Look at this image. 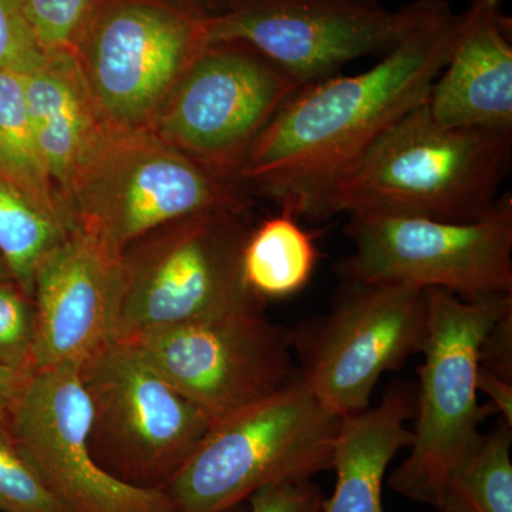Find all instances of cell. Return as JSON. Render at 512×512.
<instances>
[{
  "label": "cell",
  "instance_id": "6da1fadb",
  "mask_svg": "<svg viewBox=\"0 0 512 512\" xmlns=\"http://www.w3.org/2000/svg\"><path fill=\"white\" fill-rule=\"evenodd\" d=\"M460 23L461 13L434 0L372 69L301 87L256 140L238 180L298 220H329L330 192L339 178L394 121L429 97Z\"/></svg>",
  "mask_w": 512,
  "mask_h": 512
},
{
  "label": "cell",
  "instance_id": "7a4b0ae2",
  "mask_svg": "<svg viewBox=\"0 0 512 512\" xmlns=\"http://www.w3.org/2000/svg\"><path fill=\"white\" fill-rule=\"evenodd\" d=\"M512 131L447 127L426 101L407 111L339 178L330 217L382 212L448 222L481 220L511 164Z\"/></svg>",
  "mask_w": 512,
  "mask_h": 512
},
{
  "label": "cell",
  "instance_id": "3957f363",
  "mask_svg": "<svg viewBox=\"0 0 512 512\" xmlns=\"http://www.w3.org/2000/svg\"><path fill=\"white\" fill-rule=\"evenodd\" d=\"M70 229L123 255L151 232L192 215L241 210L234 185L168 146L150 128L110 123L62 198Z\"/></svg>",
  "mask_w": 512,
  "mask_h": 512
},
{
  "label": "cell",
  "instance_id": "277c9868",
  "mask_svg": "<svg viewBox=\"0 0 512 512\" xmlns=\"http://www.w3.org/2000/svg\"><path fill=\"white\" fill-rule=\"evenodd\" d=\"M342 417L296 380L215 420L164 487L177 512H225L265 485L332 470Z\"/></svg>",
  "mask_w": 512,
  "mask_h": 512
},
{
  "label": "cell",
  "instance_id": "5b68a950",
  "mask_svg": "<svg viewBox=\"0 0 512 512\" xmlns=\"http://www.w3.org/2000/svg\"><path fill=\"white\" fill-rule=\"evenodd\" d=\"M239 210L192 215L151 232L123 254L116 340L173 326L264 311L248 288Z\"/></svg>",
  "mask_w": 512,
  "mask_h": 512
},
{
  "label": "cell",
  "instance_id": "8992f818",
  "mask_svg": "<svg viewBox=\"0 0 512 512\" xmlns=\"http://www.w3.org/2000/svg\"><path fill=\"white\" fill-rule=\"evenodd\" d=\"M424 292L427 328L413 443L389 485L410 500L433 505L448 470L495 413L490 403H478V350L495 320L512 308V295L466 301L446 289Z\"/></svg>",
  "mask_w": 512,
  "mask_h": 512
},
{
  "label": "cell",
  "instance_id": "52a82bcc",
  "mask_svg": "<svg viewBox=\"0 0 512 512\" xmlns=\"http://www.w3.org/2000/svg\"><path fill=\"white\" fill-rule=\"evenodd\" d=\"M92 403L90 448L110 476L164 490L214 424L124 340L79 366Z\"/></svg>",
  "mask_w": 512,
  "mask_h": 512
},
{
  "label": "cell",
  "instance_id": "ba28073f",
  "mask_svg": "<svg viewBox=\"0 0 512 512\" xmlns=\"http://www.w3.org/2000/svg\"><path fill=\"white\" fill-rule=\"evenodd\" d=\"M353 254L342 281L441 288L466 301L512 295V195L481 220L448 222L382 212L349 214Z\"/></svg>",
  "mask_w": 512,
  "mask_h": 512
},
{
  "label": "cell",
  "instance_id": "9c48e42d",
  "mask_svg": "<svg viewBox=\"0 0 512 512\" xmlns=\"http://www.w3.org/2000/svg\"><path fill=\"white\" fill-rule=\"evenodd\" d=\"M426 328L419 286L343 281L325 316L291 330L299 379L342 419L363 412L380 376L421 352Z\"/></svg>",
  "mask_w": 512,
  "mask_h": 512
},
{
  "label": "cell",
  "instance_id": "30bf717a",
  "mask_svg": "<svg viewBox=\"0 0 512 512\" xmlns=\"http://www.w3.org/2000/svg\"><path fill=\"white\" fill-rule=\"evenodd\" d=\"M433 3L390 10L379 0H229L221 13L201 19V40L244 43L303 87L353 60L386 55Z\"/></svg>",
  "mask_w": 512,
  "mask_h": 512
},
{
  "label": "cell",
  "instance_id": "8fae6325",
  "mask_svg": "<svg viewBox=\"0 0 512 512\" xmlns=\"http://www.w3.org/2000/svg\"><path fill=\"white\" fill-rule=\"evenodd\" d=\"M299 89L284 70L244 43L204 46L150 130L231 183L266 126Z\"/></svg>",
  "mask_w": 512,
  "mask_h": 512
},
{
  "label": "cell",
  "instance_id": "7c38bea8",
  "mask_svg": "<svg viewBox=\"0 0 512 512\" xmlns=\"http://www.w3.org/2000/svg\"><path fill=\"white\" fill-rule=\"evenodd\" d=\"M124 342L215 420L299 379L291 330L272 323L264 311L154 330Z\"/></svg>",
  "mask_w": 512,
  "mask_h": 512
},
{
  "label": "cell",
  "instance_id": "4fadbf2b",
  "mask_svg": "<svg viewBox=\"0 0 512 512\" xmlns=\"http://www.w3.org/2000/svg\"><path fill=\"white\" fill-rule=\"evenodd\" d=\"M93 410L77 365L29 373L5 424L13 443L69 512H177L163 490L123 483L94 460Z\"/></svg>",
  "mask_w": 512,
  "mask_h": 512
},
{
  "label": "cell",
  "instance_id": "5bb4252c",
  "mask_svg": "<svg viewBox=\"0 0 512 512\" xmlns=\"http://www.w3.org/2000/svg\"><path fill=\"white\" fill-rule=\"evenodd\" d=\"M202 47L197 16L177 6L130 0L97 16L79 60L107 123L148 128Z\"/></svg>",
  "mask_w": 512,
  "mask_h": 512
},
{
  "label": "cell",
  "instance_id": "9a60e30c",
  "mask_svg": "<svg viewBox=\"0 0 512 512\" xmlns=\"http://www.w3.org/2000/svg\"><path fill=\"white\" fill-rule=\"evenodd\" d=\"M123 255L70 229L37 265L32 299L36 338L30 373L84 360L116 340Z\"/></svg>",
  "mask_w": 512,
  "mask_h": 512
},
{
  "label": "cell",
  "instance_id": "2e32d148",
  "mask_svg": "<svg viewBox=\"0 0 512 512\" xmlns=\"http://www.w3.org/2000/svg\"><path fill=\"white\" fill-rule=\"evenodd\" d=\"M426 104L443 126L512 131L511 19L503 0H470Z\"/></svg>",
  "mask_w": 512,
  "mask_h": 512
},
{
  "label": "cell",
  "instance_id": "e0dca14e",
  "mask_svg": "<svg viewBox=\"0 0 512 512\" xmlns=\"http://www.w3.org/2000/svg\"><path fill=\"white\" fill-rule=\"evenodd\" d=\"M22 80L30 126L57 195L62 190V202L107 121L74 50L49 53L46 62Z\"/></svg>",
  "mask_w": 512,
  "mask_h": 512
},
{
  "label": "cell",
  "instance_id": "ac0fdd59",
  "mask_svg": "<svg viewBox=\"0 0 512 512\" xmlns=\"http://www.w3.org/2000/svg\"><path fill=\"white\" fill-rule=\"evenodd\" d=\"M414 416L416 392L396 382L377 406L343 417L333 451L335 491L323 512H384V474L396 454L412 446L413 431L404 424Z\"/></svg>",
  "mask_w": 512,
  "mask_h": 512
},
{
  "label": "cell",
  "instance_id": "d6986e66",
  "mask_svg": "<svg viewBox=\"0 0 512 512\" xmlns=\"http://www.w3.org/2000/svg\"><path fill=\"white\" fill-rule=\"evenodd\" d=\"M318 264V248L298 218L281 211L249 232L242 251V272L248 288L262 301L302 291Z\"/></svg>",
  "mask_w": 512,
  "mask_h": 512
},
{
  "label": "cell",
  "instance_id": "ffe728a7",
  "mask_svg": "<svg viewBox=\"0 0 512 512\" xmlns=\"http://www.w3.org/2000/svg\"><path fill=\"white\" fill-rule=\"evenodd\" d=\"M512 426L480 433L441 481L439 512H512Z\"/></svg>",
  "mask_w": 512,
  "mask_h": 512
},
{
  "label": "cell",
  "instance_id": "44dd1931",
  "mask_svg": "<svg viewBox=\"0 0 512 512\" xmlns=\"http://www.w3.org/2000/svg\"><path fill=\"white\" fill-rule=\"evenodd\" d=\"M0 181L22 192L69 228L30 126L22 74L3 70H0Z\"/></svg>",
  "mask_w": 512,
  "mask_h": 512
},
{
  "label": "cell",
  "instance_id": "7402d4cb",
  "mask_svg": "<svg viewBox=\"0 0 512 512\" xmlns=\"http://www.w3.org/2000/svg\"><path fill=\"white\" fill-rule=\"evenodd\" d=\"M70 229L22 192L0 181V256L29 296L37 265Z\"/></svg>",
  "mask_w": 512,
  "mask_h": 512
},
{
  "label": "cell",
  "instance_id": "603a6c76",
  "mask_svg": "<svg viewBox=\"0 0 512 512\" xmlns=\"http://www.w3.org/2000/svg\"><path fill=\"white\" fill-rule=\"evenodd\" d=\"M0 512H69L47 490L0 420Z\"/></svg>",
  "mask_w": 512,
  "mask_h": 512
},
{
  "label": "cell",
  "instance_id": "cb8c5ba5",
  "mask_svg": "<svg viewBox=\"0 0 512 512\" xmlns=\"http://www.w3.org/2000/svg\"><path fill=\"white\" fill-rule=\"evenodd\" d=\"M35 338L32 296L12 279L0 282V365L30 373Z\"/></svg>",
  "mask_w": 512,
  "mask_h": 512
},
{
  "label": "cell",
  "instance_id": "d4e9b609",
  "mask_svg": "<svg viewBox=\"0 0 512 512\" xmlns=\"http://www.w3.org/2000/svg\"><path fill=\"white\" fill-rule=\"evenodd\" d=\"M46 59L47 53L30 22L26 0H0V70L25 76Z\"/></svg>",
  "mask_w": 512,
  "mask_h": 512
},
{
  "label": "cell",
  "instance_id": "484cf974",
  "mask_svg": "<svg viewBox=\"0 0 512 512\" xmlns=\"http://www.w3.org/2000/svg\"><path fill=\"white\" fill-rule=\"evenodd\" d=\"M40 46L49 53L74 50L89 18L92 0H26Z\"/></svg>",
  "mask_w": 512,
  "mask_h": 512
},
{
  "label": "cell",
  "instance_id": "4316f807",
  "mask_svg": "<svg viewBox=\"0 0 512 512\" xmlns=\"http://www.w3.org/2000/svg\"><path fill=\"white\" fill-rule=\"evenodd\" d=\"M249 512H323L322 490L312 480L282 481L256 490Z\"/></svg>",
  "mask_w": 512,
  "mask_h": 512
},
{
  "label": "cell",
  "instance_id": "83f0119b",
  "mask_svg": "<svg viewBox=\"0 0 512 512\" xmlns=\"http://www.w3.org/2000/svg\"><path fill=\"white\" fill-rule=\"evenodd\" d=\"M478 367L512 382V308L485 335L478 350Z\"/></svg>",
  "mask_w": 512,
  "mask_h": 512
},
{
  "label": "cell",
  "instance_id": "f1b7e54d",
  "mask_svg": "<svg viewBox=\"0 0 512 512\" xmlns=\"http://www.w3.org/2000/svg\"><path fill=\"white\" fill-rule=\"evenodd\" d=\"M477 390L487 394L495 412L512 426V382L478 367Z\"/></svg>",
  "mask_w": 512,
  "mask_h": 512
},
{
  "label": "cell",
  "instance_id": "f546056e",
  "mask_svg": "<svg viewBox=\"0 0 512 512\" xmlns=\"http://www.w3.org/2000/svg\"><path fill=\"white\" fill-rule=\"evenodd\" d=\"M29 373L0 365V420H5Z\"/></svg>",
  "mask_w": 512,
  "mask_h": 512
},
{
  "label": "cell",
  "instance_id": "4dcf8cb0",
  "mask_svg": "<svg viewBox=\"0 0 512 512\" xmlns=\"http://www.w3.org/2000/svg\"><path fill=\"white\" fill-rule=\"evenodd\" d=\"M177 2L185 12L200 19H207L221 13L228 5L229 0H177Z\"/></svg>",
  "mask_w": 512,
  "mask_h": 512
},
{
  "label": "cell",
  "instance_id": "1f68e13d",
  "mask_svg": "<svg viewBox=\"0 0 512 512\" xmlns=\"http://www.w3.org/2000/svg\"><path fill=\"white\" fill-rule=\"evenodd\" d=\"M10 279H12V276L9 274L8 266H6L5 261H3L2 256H0V282L10 281Z\"/></svg>",
  "mask_w": 512,
  "mask_h": 512
},
{
  "label": "cell",
  "instance_id": "d6a6232c",
  "mask_svg": "<svg viewBox=\"0 0 512 512\" xmlns=\"http://www.w3.org/2000/svg\"><path fill=\"white\" fill-rule=\"evenodd\" d=\"M237 510H238V507H235V508H232V510L225 511V512H237Z\"/></svg>",
  "mask_w": 512,
  "mask_h": 512
}]
</instances>
